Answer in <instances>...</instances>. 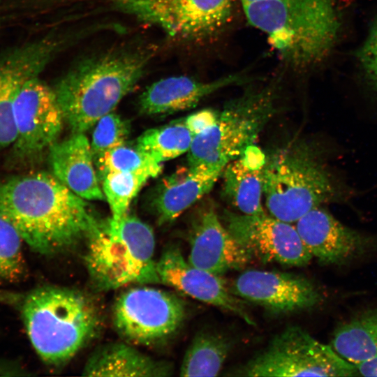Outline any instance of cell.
Masks as SVG:
<instances>
[{"instance_id": "6da1fadb", "label": "cell", "mask_w": 377, "mask_h": 377, "mask_svg": "<svg viewBox=\"0 0 377 377\" xmlns=\"http://www.w3.org/2000/svg\"><path fill=\"white\" fill-rule=\"evenodd\" d=\"M0 216L33 251L43 255L62 251L87 238L101 223L86 200L46 172L1 182Z\"/></svg>"}, {"instance_id": "7a4b0ae2", "label": "cell", "mask_w": 377, "mask_h": 377, "mask_svg": "<svg viewBox=\"0 0 377 377\" xmlns=\"http://www.w3.org/2000/svg\"><path fill=\"white\" fill-rule=\"evenodd\" d=\"M144 46L119 47L84 59L53 88L64 121L73 133H84L135 86L153 56Z\"/></svg>"}, {"instance_id": "3957f363", "label": "cell", "mask_w": 377, "mask_h": 377, "mask_svg": "<svg viewBox=\"0 0 377 377\" xmlns=\"http://www.w3.org/2000/svg\"><path fill=\"white\" fill-rule=\"evenodd\" d=\"M242 8L248 22L295 68L321 61L337 36L334 0H257L242 3Z\"/></svg>"}, {"instance_id": "277c9868", "label": "cell", "mask_w": 377, "mask_h": 377, "mask_svg": "<svg viewBox=\"0 0 377 377\" xmlns=\"http://www.w3.org/2000/svg\"><path fill=\"white\" fill-rule=\"evenodd\" d=\"M22 316L30 341L45 362L61 365L75 357L99 332L100 311L81 291L44 286L29 293Z\"/></svg>"}, {"instance_id": "5b68a950", "label": "cell", "mask_w": 377, "mask_h": 377, "mask_svg": "<svg viewBox=\"0 0 377 377\" xmlns=\"http://www.w3.org/2000/svg\"><path fill=\"white\" fill-rule=\"evenodd\" d=\"M349 193L306 143H293L267 156L263 198L276 219L295 223L323 204L345 202Z\"/></svg>"}, {"instance_id": "8992f818", "label": "cell", "mask_w": 377, "mask_h": 377, "mask_svg": "<svg viewBox=\"0 0 377 377\" xmlns=\"http://www.w3.org/2000/svg\"><path fill=\"white\" fill-rule=\"evenodd\" d=\"M151 228L126 214L119 221L101 222L87 237L84 262L94 285L110 290L131 284L159 283Z\"/></svg>"}, {"instance_id": "52a82bcc", "label": "cell", "mask_w": 377, "mask_h": 377, "mask_svg": "<svg viewBox=\"0 0 377 377\" xmlns=\"http://www.w3.org/2000/svg\"><path fill=\"white\" fill-rule=\"evenodd\" d=\"M272 85L249 90L219 112L214 124L195 136L188 151V165L226 167L253 145L276 110Z\"/></svg>"}, {"instance_id": "ba28073f", "label": "cell", "mask_w": 377, "mask_h": 377, "mask_svg": "<svg viewBox=\"0 0 377 377\" xmlns=\"http://www.w3.org/2000/svg\"><path fill=\"white\" fill-rule=\"evenodd\" d=\"M355 364L341 357L304 329L290 326L229 376H354Z\"/></svg>"}, {"instance_id": "9c48e42d", "label": "cell", "mask_w": 377, "mask_h": 377, "mask_svg": "<svg viewBox=\"0 0 377 377\" xmlns=\"http://www.w3.org/2000/svg\"><path fill=\"white\" fill-rule=\"evenodd\" d=\"M186 313L183 300L146 286L129 288L114 302L112 321L117 333L133 346L165 342L181 327Z\"/></svg>"}, {"instance_id": "30bf717a", "label": "cell", "mask_w": 377, "mask_h": 377, "mask_svg": "<svg viewBox=\"0 0 377 377\" xmlns=\"http://www.w3.org/2000/svg\"><path fill=\"white\" fill-rule=\"evenodd\" d=\"M115 8L188 41L209 39L232 18L234 0H110Z\"/></svg>"}, {"instance_id": "8fae6325", "label": "cell", "mask_w": 377, "mask_h": 377, "mask_svg": "<svg viewBox=\"0 0 377 377\" xmlns=\"http://www.w3.org/2000/svg\"><path fill=\"white\" fill-rule=\"evenodd\" d=\"M221 219L248 253L264 263L301 267L313 258L295 225L265 212L246 215L224 211Z\"/></svg>"}, {"instance_id": "7c38bea8", "label": "cell", "mask_w": 377, "mask_h": 377, "mask_svg": "<svg viewBox=\"0 0 377 377\" xmlns=\"http://www.w3.org/2000/svg\"><path fill=\"white\" fill-rule=\"evenodd\" d=\"M17 138L13 145L21 158H30L49 149L60 135L64 118L53 88L38 75L27 79L15 101Z\"/></svg>"}, {"instance_id": "4fadbf2b", "label": "cell", "mask_w": 377, "mask_h": 377, "mask_svg": "<svg viewBox=\"0 0 377 377\" xmlns=\"http://www.w3.org/2000/svg\"><path fill=\"white\" fill-rule=\"evenodd\" d=\"M295 226L313 257L323 265H344L377 248V235L344 225L321 206L302 216Z\"/></svg>"}, {"instance_id": "5bb4252c", "label": "cell", "mask_w": 377, "mask_h": 377, "mask_svg": "<svg viewBox=\"0 0 377 377\" xmlns=\"http://www.w3.org/2000/svg\"><path fill=\"white\" fill-rule=\"evenodd\" d=\"M232 293L271 313L289 314L311 309L322 296L308 279L297 274L249 269L235 280Z\"/></svg>"}, {"instance_id": "9a60e30c", "label": "cell", "mask_w": 377, "mask_h": 377, "mask_svg": "<svg viewBox=\"0 0 377 377\" xmlns=\"http://www.w3.org/2000/svg\"><path fill=\"white\" fill-rule=\"evenodd\" d=\"M156 269L160 283L254 324L242 301L227 287L221 276L190 264L178 247L165 249L156 260Z\"/></svg>"}, {"instance_id": "2e32d148", "label": "cell", "mask_w": 377, "mask_h": 377, "mask_svg": "<svg viewBox=\"0 0 377 377\" xmlns=\"http://www.w3.org/2000/svg\"><path fill=\"white\" fill-rule=\"evenodd\" d=\"M59 43L47 38L15 49L0 59V151L13 146L17 138L14 105L20 87L40 74Z\"/></svg>"}, {"instance_id": "e0dca14e", "label": "cell", "mask_w": 377, "mask_h": 377, "mask_svg": "<svg viewBox=\"0 0 377 377\" xmlns=\"http://www.w3.org/2000/svg\"><path fill=\"white\" fill-rule=\"evenodd\" d=\"M212 207L198 211L190 230V264L214 274L244 268L252 259Z\"/></svg>"}, {"instance_id": "ac0fdd59", "label": "cell", "mask_w": 377, "mask_h": 377, "mask_svg": "<svg viewBox=\"0 0 377 377\" xmlns=\"http://www.w3.org/2000/svg\"><path fill=\"white\" fill-rule=\"evenodd\" d=\"M224 167L188 165L163 178L158 186L152 206L160 224L173 221L214 186Z\"/></svg>"}, {"instance_id": "d6986e66", "label": "cell", "mask_w": 377, "mask_h": 377, "mask_svg": "<svg viewBox=\"0 0 377 377\" xmlns=\"http://www.w3.org/2000/svg\"><path fill=\"white\" fill-rule=\"evenodd\" d=\"M244 80V75L238 73L207 82L186 75L163 78L141 94L139 108L147 115L182 111L195 107L204 98L221 89Z\"/></svg>"}, {"instance_id": "ffe728a7", "label": "cell", "mask_w": 377, "mask_h": 377, "mask_svg": "<svg viewBox=\"0 0 377 377\" xmlns=\"http://www.w3.org/2000/svg\"><path fill=\"white\" fill-rule=\"evenodd\" d=\"M52 175L78 196L89 200L105 198L98 184L90 142L84 133H73L49 148Z\"/></svg>"}, {"instance_id": "44dd1931", "label": "cell", "mask_w": 377, "mask_h": 377, "mask_svg": "<svg viewBox=\"0 0 377 377\" xmlns=\"http://www.w3.org/2000/svg\"><path fill=\"white\" fill-rule=\"evenodd\" d=\"M265 154L254 144L225 167L223 193L239 213L255 215L265 212L263 198V170Z\"/></svg>"}, {"instance_id": "7402d4cb", "label": "cell", "mask_w": 377, "mask_h": 377, "mask_svg": "<svg viewBox=\"0 0 377 377\" xmlns=\"http://www.w3.org/2000/svg\"><path fill=\"white\" fill-rule=\"evenodd\" d=\"M124 343H112L96 349L82 370L86 376L164 377L172 372V366L142 353Z\"/></svg>"}, {"instance_id": "603a6c76", "label": "cell", "mask_w": 377, "mask_h": 377, "mask_svg": "<svg viewBox=\"0 0 377 377\" xmlns=\"http://www.w3.org/2000/svg\"><path fill=\"white\" fill-rule=\"evenodd\" d=\"M331 346L355 365L377 356V309L364 311L339 325L334 332Z\"/></svg>"}, {"instance_id": "cb8c5ba5", "label": "cell", "mask_w": 377, "mask_h": 377, "mask_svg": "<svg viewBox=\"0 0 377 377\" xmlns=\"http://www.w3.org/2000/svg\"><path fill=\"white\" fill-rule=\"evenodd\" d=\"M230 350L231 342L224 335L210 331L198 333L184 355L180 376H218Z\"/></svg>"}, {"instance_id": "d4e9b609", "label": "cell", "mask_w": 377, "mask_h": 377, "mask_svg": "<svg viewBox=\"0 0 377 377\" xmlns=\"http://www.w3.org/2000/svg\"><path fill=\"white\" fill-rule=\"evenodd\" d=\"M195 136L184 120L150 128L138 137L135 145L158 163L189 151Z\"/></svg>"}, {"instance_id": "484cf974", "label": "cell", "mask_w": 377, "mask_h": 377, "mask_svg": "<svg viewBox=\"0 0 377 377\" xmlns=\"http://www.w3.org/2000/svg\"><path fill=\"white\" fill-rule=\"evenodd\" d=\"M94 162L101 179L110 172L141 173L153 178L163 170V163L154 160L136 145L131 147L126 143L106 151Z\"/></svg>"}, {"instance_id": "4316f807", "label": "cell", "mask_w": 377, "mask_h": 377, "mask_svg": "<svg viewBox=\"0 0 377 377\" xmlns=\"http://www.w3.org/2000/svg\"><path fill=\"white\" fill-rule=\"evenodd\" d=\"M151 177L145 174L110 172L102 179V190L108 202L111 219L119 221L126 214L132 200Z\"/></svg>"}, {"instance_id": "83f0119b", "label": "cell", "mask_w": 377, "mask_h": 377, "mask_svg": "<svg viewBox=\"0 0 377 377\" xmlns=\"http://www.w3.org/2000/svg\"><path fill=\"white\" fill-rule=\"evenodd\" d=\"M22 242L16 230L0 216V285L18 282L25 276Z\"/></svg>"}, {"instance_id": "f1b7e54d", "label": "cell", "mask_w": 377, "mask_h": 377, "mask_svg": "<svg viewBox=\"0 0 377 377\" xmlns=\"http://www.w3.org/2000/svg\"><path fill=\"white\" fill-rule=\"evenodd\" d=\"M94 126L90 142L94 161L125 144L130 133L129 123L113 111L102 117Z\"/></svg>"}, {"instance_id": "f546056e", "label": "cell", "mask_w": 377, "mask_h": 377, "mask_svg": "<svg viewBox=\"0 0 377 377\" xmlns=\"http://www.w3.org/2000/svg\"><path fill=\"white\" fill-rule=\"evenodd\" d=\"M359 59L368 81L377 91V22L360 50Z\"/></svg>"}, {"instance_id": "4dcf8cb0", "label": "cell", "mask_w": 377, "mask_h": 377, "mask_svg": "<svg viewBox=\"0 0 377 377\" xmlns=\"http://www.w3.org/2000/svg\"><path fill=\"white\" fill-rule=\"evenodd\" d=\"M219 110L213 109H203L187 116L184 121L194 136L206 131L216 121Z\"/></svg>"}, {"instance_id": "1f68e13d", "label": "cell", "mask_w": 377, "mask_h": 377, "mask_svg": "<svg viewBox=\"0 0 377 377\" xmlns=\"http://www.w3.org/2000/svg\"><path fill=\"white\" fill-rule=\"evenodd\" d=\"M359 375L377 376V356L355 364Z\"/></svg>"}, {"instance_id": "d6a6232c", "label": "cell", "mask_w": 377, "mask_h": 377, "mask_svg": "<svg viewBox=\"0 0 377 377\" xmlns=\"http://www.w3.org/2000/svg\"><path fill=\"white\" fill-rule=\"evenodd\" d=\"M253 1H257V0H241V3L242 4V3H248V2H251Z\"/></svg>"}]
</instances>
